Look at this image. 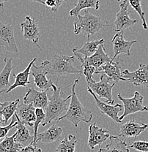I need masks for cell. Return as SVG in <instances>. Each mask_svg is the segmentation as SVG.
I'll return each mask as SVG.
<instances>
[{"mask_svg": "<svg viewBox=\"0 0 148 152\" xmlns=\"http://www.w3.org/2000/svg\"><path fill=\"white\" fill-rule=\"evenodd\" d=\"M79 79H76L71 85V98L70 104L66 113L60 117L57 121L67 119L71 121L76 127L79 126V123H90L93 119V115L88 108L85 107L78 98L76 93V86L79 83Z\"/></svg>", "mask_w": 148, "mask_h": 152, "instance_id": "cell-1", "label": "cell"}, {"mask_svg": "<svg viewBox=\"0 0 148 152\" xmlns=\"http://www.w3.org/2000/svg\"><path fill=\"white\" fill-rule=\"evenodd\" d=\"M75 56H68L56 54L51 61H43L40 65L44 68L48 74L55 75L59 78L62 76L71 74H81V70L78 69L74 65Z\"/></svg>", "mask_w": 148, "mask_h": 152, "instance_id": "cell-2", "label": "cell"}, {"mask_svg": "<svg viewBox=\"0 0 148 152\" xmlns=\"http://www.w3.org/2000/svg\"><path fill=\"white\" fill-rule=\"evenodd\" d=\"M71 98V94L67 97H64V94L61 87L57 86L53 90V94L49 98V103L45 109L46 117L43 123V126L48 124L58 119L63 112L68 108V102Z\"/></svg>", "mask_w": 148, "mask_h": 152, "instance_id": "cell-3", "label": "cell"}, {"mask_svg": "<svg viewBox=\"0 0 148 152\" xmlns=\"http://www.w3.org/2000/svg\"><path fill=\"white\" fill-rule=\"evenodd\" d=\"M107 26H110V24L103 21L100 16L94 15L88 10H85L84 15H78L74 21V33L76 34L82 33L85 37L87 36V40H89L90 36L94 35L102 28Z\"/></svg>", "mask_w": 148, "mask_h": 152, "instance_id": "cell-4", "label": "cell"}, {"mask_svg": "<svg viewBox=\"0 0 148 152\" xmlns=\"http://www.w3.org/2000/svg\"><path fill=\"white\" fill-rule=\"evenodd\" d=\"M117 97L123 103L124 111L122 115L120 116L121 121H122L125 117L130 114H133L137 112L148 111V107L143 104L144 97L138 91H136L134 95L130 98L123 97L121 93L117 94Z\"/></svg>", "mask_w": 148, "mask_h": 152, "instance_id": "cell-5", "label": "cell"}, {"mask_svg": "<svg viewBox=\"0 0 148 152\" xmlns=\"http://www.w3.org/2000/svg\"><path fill=\"white\" fill-rule=\"evenodd\" d=\"M72 51L73 53H74V56L78 58V60H79V61H80L81 64H87L90 66H93V67L95 68L96 72L100 70V69H101V66L103 65V64L111 61V57L109 56V55L106 53V50H105V48L103 46V45H99V47H98L96 52L90 57L83 56L81 53L76 51L75 48H73Z\"/></svg>", "mask_w": 148, "mask_h": 152, "instance_id": "cell-6", "label": "cell"}, {"mask_svg": "<svg viewBox=\"0 0 148 152\" xmlns=\"http://www.w3.org/2000/svg\"><path fill=\"white\" fill-rule=\"evenodd\" d=\"M111 82L106 75L101 74L99 81L96 82L95 80L92 83H87V86L98 98H105L106 99V103L113 104L114 99L112 97V88L116 83Z\"/></svg>", "mask_w": 148, "mask_h": 152, "instance_id": "cell-7", "label": "cell"}, {"mask_svg": "<svg viewBox=\"0 0 148 152\" xmlns=\"http://www.w3.org/2000/svg\"><path fill=\"white\" fill-rule=\"evenodd\" d=\"M129 5L128 0H123L120 4V11L116 15L115 20L114 22L115 26L114 31L116 32L124 31L125 29L131 27L138 22L137 20L130 18L129 12H128Z\"/></svg>", "mask_w": 148, "mask_h": 152, "instance_id": "cell-8", "label": "cell"}, {"mask_svg": "<svg viewBox=\"0 0 148 152\" xmlns=\"http://www.w3.org/2000/svg\"><path fill=\"white\" fill-rule=\"evenodd\" d=\"M122 75L127 81L136 86H141L148 89V64H140L139 69L134 72L125 69L122 71Z\"/></svg>", "mask_w": 148, "mask_h": 152, "instance_id": "cell-9", "label": "cell"}, {"mask_svg": "<svg viewBox=\"0 0 148 152\" xmlns=\"http://www.w3.org/2000/svg\"><path fill=\"white\" fill-rule=\"evenodd\" d=\"M21 28L23 32L24 39L31 41L32 43L37 45L41 52H43L42 48L38 44L40 37V28L35 20L31 18L29 15H27L25 17L24 21L21 23Z\"/></svg>", "mask_w": 148, "mask_h": 152, "instance_id": "cell-10", "label": "cell"}, {"mask_svg": "<svg viewBox=\"0 0 148 152\" xmlns=\"http://www.w3.org/2000/svg\"><path fill=\"white\" fill-rule=\"evenodd\" d=\"M122 60L119 59L117 61H111L109 62L105 63L101 66L99 71L95 72V74H103L108 77L109 80L113 83H118L119 81H127L125 77H122L121 73V68L122 66Z\"/></svg>", "mask_w": 148, "mask_h": 152, "instance_id": "cell-11", "label": "cell"}, {"mask_svg": "<svg viewBox=\"0 0 148 152\" xmlns=\"http://www.w3.org/2000/svg\"><path fill=\"white\" fill-rule=\"evenodd\" d=\"M0 45L4 46L9 52H18L14 36L13 27L11 24L4 23L1 21H0Z\"/></svg>", "mask_w": 148, "mask_h": 152, "instance_id": "cell-12", "label": "cell"}, {"mask_svg": "<svg viewBox=\"0 0 148 152\" xmlns=\"http://www.w3.org/2000/svg\"><path fill=\"white\" fill-rule=\"evenodd\" d=\"M30 73L34 77L35 84L40 91H47L49 89L54 90L57 87V85H55L51 79L48 80L46 77L48 72L41 65L38 66L34 63L31 67Z\"/></svg>", "mask_w": 148, "mask_h": 152, "instance_id": "cell-13", "label": "cell"}, {"mask_svg": "<svg viewBox=\"0 0 148 152\" xmlns=\"http://www.w3.org/2000/svg\"><path fill=\"white\" fill-rule=\"evenodd\" d=\"M111 42L113 44V50H114V56L111 57V61H114V59L119 55L122 53L130 56V48L133 44L137 42V41L125 40L123 36V31H118L113 37Z\"/></svg>", "mask_w": 148, "mask_h": 152, "instance_id": "cell-14", "label": "cell"}, {"mask_svg": "<svg viewBox=\"0 0 148 152\" xmlns=\"http://www.w3.org/2000/svg\"><path fill=\"white\" fill-rule=\"evenodd\" d=\"M87 91L93 96L96 105L98 106V107L100 109L102 113L109 116V118H111V119L114 120L117 123H122V121L120 119V116L118 115V113L120 111H122L123 106L118 103L115 104H106L105 102H102L89 87L87 88Z\"/></svg>", "mask_w": 148, "mask_h": 152, "instance_id": "cell-15", "label": "cell"}, {"mask_svg": "<svg viewBox=\"0 0 148 152\" xmlns=\"http://www.w3.org/2000/svg\"><path fill=\"white\" fill-rule=\"evenodd\" d=\"M24 102L32 104L35 108L45 110L49 103L47 91H37L32 88H28L27 92L24 97Z\"/></svg>", "mask_w": 148, "mask_h": 152, "instance_id": "cell-16", "label": "cell"}, {"mask_svg": "<svg viewBox=\"0 0 148 152\" xmlns=\"http://www.w3.org/2000/svg\"><path fill=\"white\" fill-rule=\"evenodd\" d=\"M110 136L109 132L107 129L97 126L95 123L90 125L89 127L88 145L91 152L93 151L95 146L101 145V144L109 138Z\"/></svg>", "mask_w": 148, "mask_h": 152, "instance_id": "cell-17", "label": "cell"}, {"mask_svg": "<svg viewBox=\"0 0 148 152\" xmlns=\"http://www.w3.org/2000/svg\"><path fill=\"white\" fill-rule=\"evenodd\" d=\"M148 128V125L139 122L135 120H129L121 125L120 126V137L126 138V137H138L141 133H142Z\"/></svg>", "mask_w": 148, "mask_h": 152, "instance_id": "cell-18", "label": "cell"}, {"mask_svg": "<svg viewBox=\"0 0 148 152\" xmlns=\"http://www.w3.org/2000/svg\"><path fill=\"white\" fill-rule=\"evenodd\" d=\"M15 114L24 124L33 126L36 119V115L35 108L32 104H26L24 102L18 104Z\"/></svg>", "mask_w": 148, "mask_h": 152, "instance_id": "cell-19", "label": "cell"}, {"mask_svg": "<svg viewBox=\"0 0 148 152\" xmlns=\"http://www.w3.org/2000/svg\"><path fill=\"white\" fill-rule=\"evenodd\" d=\"M4 62L5 64L0 72V94L5 93L10 87V76L13 69L15 68V66L13 65L12 58H5Z\"/></svg>", "mask_w": 148, "mask_h": 152, "instance_id": "cell-20", "label": "cell"}, {"mask_svg": "<svg viewBox=\"0 0 148 152\" xmlns=\"http://www.w3.org/2000/svg\"><path fill=\"white\" fill-rule=\"evenodd\" d=\"M63 130L61 127L53 124L45 132L38 134L37 142L40 141L46 143L54 142L62 138Z\"/></svg>", "mask_w": 148, "mask_h": 152, "instance_id": "cell-21", "label": "cell"}, {"mask_svg": "<svg viewBox=\"0 0 148 152\" xmlns=\"http://www.w3.org/2000/svg\"><path fill=\"white\" fill-rule=\"evenodd\" d=\"M37 61V58H34L31 61H30L29 64H28L27 67L23 71V72H19L17 75H14V78H15V82H14L13 84L10 86V87L8 88L7 91H6V94H8L11 91H13V89H15V88L19 86L24 87V88H26L28 84H29L30 82L29 80V75H31L30 73V71H31V67L32 66V64H34L35 61Z\"/></svg>", "mask_w": 148, "mask_h": 152, "instance_id": "cell-22", "label": "cell"}, {"mask_svg": "<svg viewBox=\"0 0 148 152\" xmlns=\"http://www.w3.org/2000/svg\"><path fill=\"white\" fill-rule=\"evenodd\" d=\"M16 116V115H15ZM18 120V124L15 126L17 129V131L15 132L16 133V136H15V141L18 143H20L21 145L23 147L27 146L29 144L33 143L34 142V135L31 134L29 132V130L27 128L26 125L24 124L20 120L17 118Z\"/></svg>", "mask_w": 148, "mask_h": 152, "instance_id": "cell-23", "label": "cell"}, {"mask_svg": "<svg viewBox=\"0 0 148 152\" xmlns=\"http://www.w3.org/2000/svg\"><path fill=\"white\" fill-rule=\"evenodd\" d=\"M110 142L106 147H101L98 152H130L125 141L121 140L119 136L111 135Z\"/></svg>", "mask_w": 148, "mask_h": 152, "instance_id": "cell-24", "label": "cell"}, {"mask_svg": "<svg viewBox=\"0 0 148 152\" xmlns=\"http://www.w3.org/2000/svg\"><path fill=\"white\" fill-rule=\"evenodd\" d=\"M99 0H79L77 4L71 9L69 12V15L71 17L77 16L82 10L87 8H94L95 10L99 9Z\"/></svg>", "mask_w": 148, "mask_h": 152, "instance_id": "cell-25", "label": "cell"}, {"mask_svg": "<svg viewBox=\"0 0 148 152\" xmlns=\"http://www.w3.org/2000/svg\"><path fill=\"white\" fill-rule=\"evenodd\" d=\"M15 132L12 136L5 137L0 142V152H19L23 146L15 141Z\"/></svg>", "mask_w": 148, "mask_h": 152, "instance_id": "cell-26", "label": "cell"}, {"mask_svg": "<svg viewBox=\"0 0 148 152\" xmlns=\"http://www.w3.org/2000/svg\"><path fill=\"white\" fill-rule=\"evenodd\" d=\"M20 99H17L12 102H4L0 104V113L4 118V124L7 123L10 118H12L16 111Z\"/></svg>", "mask_w": 148, "mask_h": 152, "instance_id": "cell-27", "label": "cell"}, {"mask_svg": "<svg viewBox=\"0 0 148 152\" xmlns=\"http://www.w3.org/2000/svg\"><path fill=\"white\" fill-rule=\"evenodd\" d=\"M104 42V39L94 41L87 40V42L82 48H80L79 49H77V48H75V50L76 52L83 55L84 57H90L96 52L99 45H103Z\"/></svg>", "mask_w": 148, "mask_h": 152, "instance_id": "cell-28", "label": "cell"}, {"mask_svg": "<svg viewBox=\"0 0 148 152\" xmlns=\"http://www.w3.org/2000/svg\"><path fill=\"white\" fill-rule=\"evenodd\" d=\"M76 144V137L71 134L68 135V137L61 140L56 149V152H75Z\"/></svg>", "mask_w": 148, "mask_h": 152, "instance_id": "cell-29", "label": "cell"}, {"mask_svg": "<svg viewBox=\"0 0 148 152\" xmlns=\"http://www.w3.org/2000/svg\"><path fill=\"white\" fill-rule=\"evenodd\" d=\"M35 115L36 119L34 122V125H33V135H34V142H33V144H35V145L37 143L38 128H39L40 124H42L43 120L45 119L46 113L44 112L43 109L35 108Z\"/></svg>", "mask_w": 148, "mask_h": 152, "instance_id": "cell-30", "label": "cell"}, {"mask_svg": "<svg viewBox=\"0 0 148 152\" xmlns=\"http://www.w3.org/2000/svg\"><path fill=\"white\" fill-rule=\"evenodd\" d=\"M129 4L134 9V10L139 14V15L141 18V21H142V26L144 29H147L148 26L146 22L145 15H144V12L143 10L142 7H141V0H128Z\"/></svg>", "mask_w": 148, "mask_h": 152, "instance_id": "cell-31", "label": "cell"}, {"mask_svg": "<svg viewBox=\"0 0 148 152\" xmlns=\"http://www.w3.org/2000/svg\"><path fill=\"white\" fill-rule=\"evenodd\" d=\"M18 124V120H17L16 116L14 114L13 116L12 117V120H11V122L8 125L4 126H0V140L1 138H4V137H7V133L12 128L15 127Z\"/></svg>", "mask_w": 148, "mask_h": 152, "instance_id": "cell-32", "label": "cell"}, {"mask_svg": "<svg viewBox=\"0 0 148 152\" xmlns=\"http://www.w3.org/2000/svg\"><path fill=\"white\" fill-rule=\"evenodd\" d=\"M128 147L141 152H148V141L145 140L134 141Z\"/></svg>", "mask_w": 148, "mask_h": 152, "instance_id": "cell-33", "label": "cell"}, {"mask_svg": "<svg viewBox=\"0 0 148 152\" xmlns=\"http://www.w3.org/2000/svg\"><path fill=\"white\" fill-rule=\"evenodd\" d=\"M19 152H42V150L36 146L35 144L32 143L28 145L27 146L23 147Z\"/></svg>", "mask_w": 148, "mask_h": 152, "instance_id": "cell-34", "label": "cell"}, {"mask_svg": "<svg viewBox=\"0 0 148 152\" xmlns=\"http://www.w3.org/2000/svg\"><path fill=\"white\" fill-rule=\"evenodd\" d=\"M45 5L48 7H50L54 12H57V11H56V5H57V4H56V1L54 0H46Z\"/></svg>", "mask_w": 148, "mask_h": 152, "instance_id": "cell-35", "label": "cell"}, {"mask_svg": "<svg viewBox=\"0 0 148 152\" xmlns=\"http://www.w3.org/2000/svg\"><path fill=\"white\" fill-rule=\"evenodd\" d=\"M54 1H56V4H57V5H56V11L57 12L59 7L62 5V4L63 3V1H65V0H54Z\"/></svg>", "mask_w": 148, "mask_h": 152, "instance_id": "cell-36", "label": "cell"}, {"mask_svg": "<svg viewBox=\"0 0 148 152\" xmlns=\"http://www.w3.org/2000/svg\"><path fill=\"white\" fill-rule=\"evenodd\" d=\"M31 1H34V2H38L40 4H42L43 5H45V1L46 0H30Z\"/></svg>", "mask_w": 148, "mask_h": 152, "instance_id": "cell-37", "label": "cell"}, {"mask_svg": "<svg viewBox=\"0 0 148 152\" xmlns=\"http://www.w3.org/2000/svg\"><path fill=\"white\" fill-rule=\"evenodd\" d=\"M7 1H8V0H0V7H1L2 9H4V3L7 2Z\"/></svg>", "mask_w": 148, "mask_h": 152, "instance_id": "cell-38", "label": "cell"}, {"mask_svg": "<svg viewBox=\"0 0 148 152\" xmlns=\"http://www.w3.org/2000/svg\"><path fill=\"white\" fill-rule=\"evenodd\" d=\"M4 124V118H3L2 115H1V113H0V124Z\"/></svg>", "mask_w": 148, "mask_h": 152, "instance_id": "cell-39", "label": "cell"}, {"mask_svg": "<svg viewBox=\"0 0 148 152\" xmlns=\"http://www.w3.org/2000/svg\"><path fill=\"white\" fill-rule=\"evenodd\" d=\"M116 1H120L121 0H116Z\"/></svg>", "mask_w": 148, "mask_h": 152, "instance_id": "cell-40", "label": "cell"}, {"mask_svg": "<svg viewBox=\"0 0 148 152\" xmlns=\"http://www.w3.org/2000/svg\"><path fill=\"white\" fill-rule=\"evenodd\" d=\"M1 102H0V104H1Z\"/></svg>", "mask_w": 148, "mask_h": 152, "instance_id": "cell-41", "label": "cell"}]
</instances>
